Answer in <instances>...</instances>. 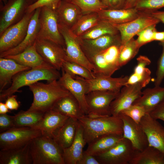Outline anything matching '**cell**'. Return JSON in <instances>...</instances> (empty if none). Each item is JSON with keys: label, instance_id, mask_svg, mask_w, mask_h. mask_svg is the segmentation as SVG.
I'll return each mask as SVG.
<instances>
[{"label": "cell", "instance_id": "1", "mask_svg": "<svg viewBox=\"0 0 164 164\" xmlns=\"http://www.w3.org/2000/svg\"><path fill=\"white\" fill-rule=\"evenodd\" d=\"M28 86L33 96L28 111L45 112L51 110L60 99L70 94L58 80L46 83L38 81Z\"/></svg>", "mask_w": 164, "mask_h": 164}, {"label": "cell", "instance_id": "2", "mask_svg": "<svg viewBox=\"0 0 164 164\" xmlns=\"http://www.w3.org/2000/svg\"><path fill=\"white\" fill-rule=\"evenodd\" d=\"M78 121L83 127L84 136L87 144L102 135H123V121L119 116L111 115L91 118L85 115Z\"/></svg>", "mask_w": 164, "mask_h": 164}, {"label": "cell", "instance_id": "3", "mask_svg": "<svg viewBox=\"0 0 164 164\" xmlns=\"http://www.w3.org/2000/svg\"><path fill=\"white\" fill-rule=\"evenodd\" d=\"M32 164H65L63 149L52 138L42 134L29 143Z\"/></svg>", "mask_w": 164, "mask_h": 164}, {"label": "cell", "instance_id": "4", "mask_svg": "<svg viewBox=\"0 0 164 164\" xmlns=\"http://www.w3.org/2000/svg\"><path fill=\"white\" fill-rule=\"evenodd\" d=\"M60 75L59 71L54 68L31 69L21 72L12 78L10 86L0 92V101L2 102L19 91L20 88L39 81L49 82L58 80Z\"/></svg>", "mask_w": 164, "mask_h": 164}, {"label": "cell", "instance_id": "5", "mask_svg": "<svg viewBox=\"0 0 164 164\" xmlns=\"http://www.w3.org/2000/svg\"><path fill=\"white\" fill-rule=\"evenodd\" d=\"M39 29L37 39L49 40L64 47L63 38L58 27V19L56 10L46 6L41 8L39 16Z\"/></svg>", "mask_w": 164, "mask_h": 164}, {"label": "cell", "instance_id": "6", "mask_svg": "<svg viewBox=\"0 0 164 164\" xmlns=\"http://www.w3.org/2000/svg\"><path fill=\"white\" fill-rule=\"evenodd\" d=\"M119 47L113 46L88 58L95 76H111L120 68L118 62Z\"/></svg>", "mask_w": 164, "mask_h": 164}, {"label": "cell", "instance_id": "7", "mask_svg": "<svg viewBox=\"0 0 164 164\" xmlns=\"http://www.w3.org/2000/svg\"><path fill=\"white\" fill-rule=\"evenodd\" d=\"M120 91H95L87 93L86 100L88 113L86 115L91 118L111 115V103Z\"/></svg>", "mask_w": 164, "mask_h": 164}, {"label": "cell", "instance_id": "8", "mask_svg": "<svg viewBox=\"0 0 164 164\" xmlns=\"http://www.w3.org/2000/svg\"><path fill=\"white\" fill-rule=\"evenodd\" d=\"M41 135L39 130L30 127H13L0 133V150L23 146Z\"/></svg>", "mask_w": 164, "mask_h": 164}, {"label": "cell", "instance_id": "9", "mask_svg": "<svg viewBox=\"0 0 164 164\" xmlns=\"http://www.w3.org/2000/svg\"><path fill=\"white\" fill-rule=\"evenodd\" d=\"M135 151L130 142L123 137L108 150L94 156L100 164H129Z\"/></svg>", "mask_w": 164, "mask_h": 164}, {"label": "cell", "instance_id": "10", "mask_svg": "<svg viewBox=\"0 0 164 164\" xmlns=\"http://www.w3.org/2000/svg\"><path fill=\"white\" fill-rule=\"evenodd\" d=\"M34 12L27 13L19 22L8 27L0 35V53L16 47L22 42Z\"/></svg>", "mask_w": 164, "mask_h": 164}, {"label": "cell", "instance_id": "11", "mask_svg": "<svg viewBox=\"0 0 164 164\" xmlns=\"http://www.w3.org/2000/svg\"><path fill=\"white\" fill-rule=\"evenodd\" d=\"M58 27L65 42L66 60L78 63L92 71L93 67L82 50L77 37L63 24L59 22Z\"/></svg>", "mask_w": 164, "mask_h": 164}, {"label": "cell", "instance_id": "12", "mask_svg": "<svg viewBox=\"0 0 164 164\" xmlns=\"http://www.w3.org/2000/svg\"><path fill=\"white\" fill-rule=\"evenodd\" d=\"M139 15L135 19L127 23L113 25L119 31L121 44L125 43L146 27L157 25L160 22L149 12H141Z\"/></svg>", "mask_w": 164, "mask_h": 164}, {"label": "cell", "instance_id": "13", "mask_svg": "<svg viewBox=\"0 0 164 164\" xmlns=\"http://www.w3.org/2000/svg\"><path fill=\"white\" fill-rule=\"evenodd\" d=\"M36 49L44 60L54 68L60 70L63 62L66 60L65 48L52 41L37 39Z\"/></svg>", "mask_w": 164, "mask_h": 164}, {"label": "cell", "instance_id": "14", "mask_svg": "<svg viewBox=\"0 0 164 164\" xmlns=\"http://www.w3.org/2000/svg\"><path fill=\"white\" fill-rule=\"evenodd\" d=\"M74 77L82 83L86 94L95 91H120L123 87L127 84L129 77L113 78L111 76H98L90 80L77 76Z\"/></svg>", "mask_w": 164, "mask_h": 164}, {"label": "cell", "instance_id": "15", "mask_svg": "<svg viewBox=\"0 0 164 164\" xmlns=\"http://www.w3.org/2000/svg\"><path fill=\"white\" fill-rule=\"evenodd\" d=\"M143 87L139 83L127 84L123 87L111 103V115L118 116L121 111L132 105L142 95Z\"/></svg>", "mask_w": 164, "mask_h": 164}, {"label": "cell", "instance_id": "16", "mask_svg": "<svg viewBox=\"0 0 164 164\" xmlns=\"http://www.w3.org/2000/svg\"><path fill=\"white\" fill-rule=\"evenodd\" d=\"M77 38L82 50L88 59L111 46H120L121 44L120 33L106 34L93 39Z\"/></svg>", "mask_w": 164, "mask_h": 164}, {"label": "cell", "instance_id": "17", "mask_svg": "<svg viewBox=\"0 0 164 164\" xmlns=\"http://www.w3.org/2000/svg\"><path fill=\"white\" fill-rule=\"evenodd\" d=\"M118 116L123 121V137L130 142L135 150L142 151L149 145L146 134L140 123L121 114Z\"/></svg>", "mask_w": 164, "mask_h": 164}, {"label": "cell", "instance_id": "18", "mask_svg": "<svg viewBox=\"0 0 164 164\" xmlns=\"http://www.w3.org/2000/svg\"><path fill=\"white\" fill-rule=\"evenodd\" d=\"M140 124L146 134L149 145L164 154V127L149 113L142 118Z\"/></svg>", "mask_w": 164, "mask_h": 164}, {"label": "cell", "instance_id": "19", "mask_svg": "<svg viewBox=\"0 0 164 164\" xmlns=\"http://www.w3.org/2000/svg\"><path fill=\"white\" fill-rule=\"evenodd\" d=\"M41 8H38L34 11L26 35L22 42L16 47L0 53V57L19 54L35 43L39 29V16Z\"/></svg>", "mask_w": 164, "mask_h": 164}, {"label": "cell", "instance_id": "20", "mask_svg": "<svg viewBox=\"0 0 164 164\" xmlns=\"http://www.w3.org/2000/svg\"><path fill=\"white\" fill-rule=\"evenodd\" d=\"M69 117L51 109L45 112L39 121L31 128L39 130L43 135L53 138Z\"/></svg>", "mask_w": 164, "mask_h": 164}, {"label": "cell", "instance_id": "21", "mask_svg": "<svg viewBox=\"0 0 164 164\" xmlns=\"http://www.w3.org/2000/svg\"><path fill=\"white\" fill-rule=\"evenodd\" d=\"M4 57L12 59L19 63L31 69L54 68L46 62L38 52L35 43L21 53Z\"/></svg>", "mask_w": 164, "mask_h": 164}, {"label": "cell", "instance_id": "22", "mask_svg": "<svg viewBox=\"0 0 164 164\" xmlns=\"http://www.w3.org/2000/svg\"><path fill=\"white\" fill-rule=\"evenodd\" d=\"M62 74L58 80L59 83L67 90L78 102L86 115L88 110L86 100V93L82 83L78 79L73 77L62 70Z\"/></svg>", "mask_w": 164, "mask_h": 164}, {"label": "cell", "instance_id": "23", "mask_svg": "<svg viewBox=\"0 0 164 164\" xmlns=\"http://www.w3.org/2000/svg\"><path fill=\"white\" fill-rule=\"evenodd\" d=\"M141 12L135 8L128 9H105L98 12L101 20L112 25L121 24L138 17Z\"/></svg>", "mask_w": 164, "mask_h": 164}, {"label": "cell", "instance_id": "24", "mask_svg": "<svg viewBox=\"0 0 164 164\" xmlns=\"http://www.w3.org/2000/svg\"><path fill=\"white\" fill-rule=\"evenodd\" d=\"M29 143L19 147L0 150V164H32Z\"/></svg>", "mask_w": 164, "mask_h": 164}, {"label": "cell", "instance_id": "25", "mask_svg": "<svg viewBox=\"0 0 164 164\" xmlns=\"http://www.w3.org/2000/svg\"><path fill=\"white\" fill-rule=\"evenodd\" d=\"M86 144L84 136L83 127L79 122L73 142L69 147L63 149L64 164H77L82 156L83 148Z\"/></svg>", "mask_w": 164, "mask_h": 164}, {"label": "cell", "instance_id": "26", "mask_svg": "<svg viewBox=\"0 0 164 164\" xmlns=\"http://www.w3.org/2000/svg\"><path fill=\"white\" fill-rule=\"evenodd\" d=\"M27 0H10L3 7L0 21V35L14 22L26 6Z\"/></svg>", "mask_w": 164, "mask_h": 164}, {"label": "cell", "instance_id": "27", "mask_svg": "<svg viewBox=\"0 0 164 164\" xmlns=\"http://www.w3.org/2000/svg\"><path fill=\"white\" fill-rule=\"evenodd\" d=\"M164 101V87L155 86L147 88L142 91L141 96L132 104L143 107L149 113Z\"/></svg>", "mask_w": 164, "mask_h": 164}, {"label": "cell", "instance_id": "28", "mask_svg": "<svg viewBox=\"0 0 164 164\" xmlns=\"http://www.w3.org/2000/svg\"><path fill=\"white\" fill-rule=\"evenodd\" d=\"M31 68L9 58L0 57V92L11 84L13 77L18 73Z\"/></svg>", "mask_w": 164, "mask_h": 164}, {"label": "cell", "instance_id": "29", "mask_svg": "<svg viewBox=\"0 0 164 164\" xmlns=\"http://www.w3.org/2000/svg\"><path fill=\"white\" fill-rule=\"evenodd\" d=\"M51 109L77 120L86 115L78 101L71 94L60 99Z\"/></svg>", "mask_w": 164, "mask_h": 164}, {"label": "cell", "instance_id": "30", "mask_svg": "<svg viewBox=\"0 0 164 164\" xmlns=\"http://www.w3.org/2000/svg\"><path fill=\"white\" fill-rule=\"evenodd\" d=\"M56 10L59 22L69 29L74 26L83 14L78 7L67 0H62Z\"/></svg>", "mask_w": 164, "mask_h": 164}, {"label": "cell", "instance_id": "31", "mask_svg": "<svg viewBox=\"0 0 164 164\" xmlns=\"http://www.w3.org/2000/svg\"><path fill=\"white\" fill-rule=\"evenodd\" d=\"M78 120L69 117L54 134L53 138L63 149L69 147L75 138Z\"/></svg>", "mask_w": 164, "mask_h": 164}, {"label": "cell", "instance_id": "32", "mask_svg": "<svg viewBox=\"0 0 164 164\" xmlns=\"http://www.w3.org/2000/svg\"><path fill=\"white\" fill-rule=\"evenodd\" d=\"M123 138V135L107 134L100 136L88 144L84 151L87 154L94 156L108 150Z\"/></svg>", "mask_w": 164, "mask_h": 164}, {"label": "cell", "instance_id": "33", "mask_svg": "<svg viewBox=\"0 0 164 164\" xmlns=\"http://www.w3.org/2000/svg\"><path fill=\"white\" fill-rule=\"evenodd\" d=\"M129 164H164V154L149 145L142 151L135 150Z\"/></svg>", "mask_w": 164, "mask_h": 164}, {"label": "cell", "instance_id": "34", "mask_svg": "<svg viewBox=\"0 0 164 164\" xmlns=\"http://www.w3.org/2000/svg\"><path fill=\"white\" fill-rule=\"evenodd\" d=\"M100 20L98 12L83 14L70 30L74 36L79 37L96 25Z\"/></svg>", "mask_w": 164, "mask_h": 164}, {"label": "cell", "instance_id": "35", "mask_svg": "<svg viewBox=\"0 0 164 164\" xmlns=\"http://www.w3.org/2000/svg\"><path fill=\"white\" fill-rule=\"evenodd\" d=\"M44 113L38 111H21L12 116L14 127H31L39 121Z\"/></svg>", "mask_w": 164, "mask_h": 164}, {"label": "cell", "instance_id": "36", "mask_svg": "<svg viewBox=\"0 0 164 164\" xmlns=\"http://www.w3.org/2000/svg\"><path fill=\"white\" fill-rule=\"evenodd\" d=\"M119 33L114 25L101 20L96 25L77 37L81 39H93L106 34Z\"/></svg>", "mask_w": 164, "mask_h": 164}, {"label": "cell", "instance_id": "37", "mask_svg": "<svg viewBox=\"0 0 164 164\" xmlns=\"http://www.w3.org/2000/svg\"><path fill=\"white\" fill-rule=\"evenodd\" d=\"M141 47L132 38L119 47L118 62L120 67L126 64L138 53Z\"/></svg>", "mask_w": 164, "mask_h": 164}, {"label": "cell", "instance_id": "38", "mask_svg": "<svg viewBox=\"0 0 164 164\" xmlns=\"http://www.w3.org/2000/svg\"><path fill=\"white\" fill-rule=\"evenodd\" d=\"M61 70L72 77L77 76L88 80L95 77L92 71L83 66L73 62L64 61Z\"/></svg>", "mask_w": 164, "mask_h": 164}, {"label": "cell", "instance_id": "39", "mask_svg": "<svg viewBox=\"0 0 164 164\" xmlns=\"http://www.w3.org/2000/svg\"><path fill=\"white\" fill-rule=\"evenodd\" d=\"M78 7L83 14L98 12L107 9L101 0H67Z\"/></svg>", "mask_w": 164, "mask_h": 164}, {"label": "cell", "instance_id": "40", "mask_svg": "<svg viewBox=\"0 0 164 164\" xmlns=\"http://www.w3.org/2000/svg\"><path fill=\"white\" fill-rule=\"evenodd\" d=\"M164 7V0H137L134 8L140 12H151Z\"/></svg>", "mask_w": 164, "mask_h": 164}, {"label": "cell", "instance_id": "41", "mask_svg": "<svg viewBox=\"0 0 164 164\" xmlns=\"http://www.w3.org/2000/svg\"><path fill=\"white\" fill-rule=\"evenodd\" d=\"M156 25H152L149 26L138 33L136 41L141 47L148 43L154 41L155 33L157 31L156 28Z\"/></svg>", "mask_w": 164, "mask_h": 164}, {"label": "cell", "instance_id": "42", "mask_svg": "<svg viewBox=\"0 0 164 164\" xmlns=\"http://www.w3.org/2000/svg\"><path fill=\"white\" fill-rule=\"evenodd\" d=\"M120 114L129 117L135 122L139 124L142 118L147 113L143 107L132 104L121 111L119 114Z\"/></svg>", "mask_w": 164, "mask_h": 164}, {"label": "cell", "instance_id": "43", "mask_svg": "<svg viewBox=\"0 0 164 164\" xmlns=\"http://www.w3.org/2000/svg\"><path fill=\"white\" fill-rule=\"evenodd\" d=\"M62 0H37L29 5L26 8L27 13L33 12L36 9L46 6L56 10Z\"/></svg>", "mask_w": 164, "mask_h": 164}, {"label": "cell", "instance_id": "44", "mask_svg": "<svg viewBox=\"0 0 164 164\" xmlns=\"http://www.w3.org/2000/svg\"><path fill=\"white\" fill-rule=\"evenodd\" d=\"M151 74V71L147 68H146L143 73L140 75H136L133 73L129 77L127 84L139 83L144 87L150 81Z\"/></svg>", "mask_w": 164, "mask_h": 164}, {"label": "cell", "instance_id": "45", "mask_svg": "<svg viewBox=\"0 0 164 164\" xmlns=\"http://www.w3.org/2000/svg\"><path fill=\"white\" fill-rule=\"evenodd\" d=\"M162 47V52L159 59L156 72V77L155 81V86H160L164 78V42H160Z\"/></svg>", "mask_w": 164, "mask_h": 164}, {"label": "cell", "instance_id": "46", "mask_svg": "<svg viewBox=\"0 0 164 164\" xmlns=\"http://www.w3.org/2000/svg\"><path fill=\"white\" fill-rule=\"evenodd\" d=\"M137 65L135 68L133 73L140 75L144 72L146 67L151 63V61L147 56L143 55L139 56L137 58Z\"/></svg>", "mask_w": 164, "mask_h": 164}, {"label": "cell", "instance_id": "47", "mask_svg": "<svg viewBox=\"0 0 164 164\" xmlns=\"http://www.w3.org/2000/svg\"><path fill=\"white\" fill-rule=\"evenodd\" d=\"M13 116L6 114H0V132H5L14 127Z\"/></svg>", "mask_w": 164, "mask_h": 164}, {"label": "cell", "instance_id": "48", "mask_svg": "<svg viewBox=\"0 0 164 164\" xmlns=\"http://www.w3.org/2000/svg\"><path fill=\"white\" fill-rule=\"evenodd\" d=\"M127 0H101L107 9H124Z\"/></svg>", "mask_w": 164, "mask_h": 164}, {"label": "cell", "instance_id": "49", "mask_svg": "<svg viewBox=\"0 0 164 164\" xmlns=\"http://www.w3.org/2000/svg\"><path fill=\"white\" fill-rule=\"evenodd\" d=\"M155 120L160 119L164 121V101L149 113Z\"/></svg>", "mask_w": 164, "mask_h": 164}, {"label": "cell", "instance_id": "50", "mask_svg": "<svg viewBox=\"0 0 164 164\" xmlns=\"http://www.w3.org/2000/svg\"><path fill=\"white\" fill-rule=\"evenodd\" d=\"M77 164H100L93 155H90L84 151L83 154Z\"/></svg>", "mask_w": 164, "mask_h": 164}, {"label": "cell", "instance_id": "51", "mask_svg": "<svg viewBox=\"0 0 164 164\" xmlns=\"http://www.w3.org/2000/svg\"><path fill=\"white\" fill-rule=\"evenodd\" d=\"M5 104L9 110H17L19 107V104L17 100L16 96L12 95L5 100Z\"/></svg>", "mask_w": 164, "mask_h": 164}, {"label": "cell", "instance_id": "52", "mask_svg": "<svg viewBox=\"0 0 164 164\" xmlns=\"http://www.w3.org/2000/svg\"><path fill=\"white\" fill-rule=\"evenodd\" d=\"M150 13L152 15L164 24V11L158 10Z\"/></svg>", "mask_w": 164, "mask_h": 164}, {"label": "cell", "instance_id": "53", "mask_svg": "<svg viewBox=\"0 0 164 164\" xmlns=\"http://www.w3.org/2000/svg\"><path fill=\"white\" fill-rule=\"evenodd\" d=\"M154 41L164 42V31L159 32L157 31L154 34Z\"/></svg>", "mask_w": 164, "mask_h": 164}, {"label": "cell", "instance_id": "54", "mask_svg": "<svg viewBox=\"0 0 164 164\" xmlns=\"http://www.w3.org/2000/svg\"><path fill=\"white\" fill-rule=\"evenodd\" d=\"M137 0H127L124 9H128L134 8Z\"/></svg>", "mask_w": 164, "mask_h": 164}, {"label": "cell", "instance_id": "55", "mask_svg": "<svg viewBox=\"0 0 164 164\" xmlns=\"http://www.w3.org/2000/svg\"><path fill=\"white\" fill-rule=\"evenodd\" d=\"M9 111V109L8 108L5 103L2 102H0V114H5Z\"/></svg>", "mask_w": 164, "mask_h": 164}, {"label": "cell", "instance_id": "56", "mask_svg": "<svg viewBox=\"0 0 164 164\" xmlns=\"http://www.w3.org/2000/svg\"><path fill=\"white\" fill-rule=\"evenodd\" d=\"M0 1L3 2L5 4L7 2V0H0Z\"/></svg>", "mask_w": 164, "mask_h": 164}, {"label": "cell", "instance_id": "57", "mask_svg": "<svg viewBox=\"0 0 164 164\" xmlns=\"http://www.w3.org/2000/svg\"></svg>", "mask_w": 164, "mask_h": 164}]
</instances>
